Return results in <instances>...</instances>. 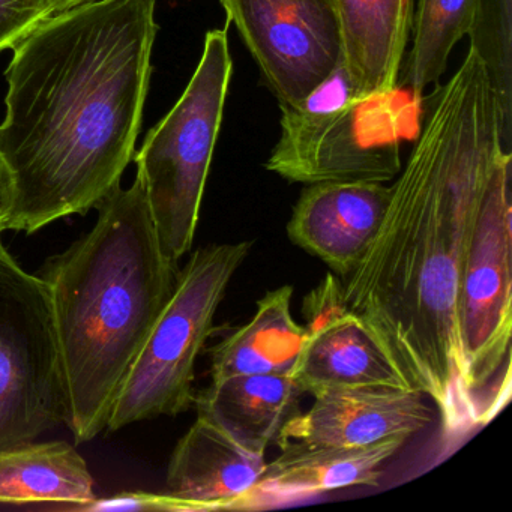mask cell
Masks as SVG:
<instances>
[{
  "label": "cell",
  "instance_id": "8992f818",
  "mask_svg": "<svg viewBox=\"0 0 512 512\" xmlns=\"http://www.w3.org/2000/svg\"><path fill=\"white\" fill-rule=\"evenodd\" d=\"M253 241L211 244L179 269L175 289L131 367L107 421L118 431L194 404L196 362L214 331L215 314Z\"/></svg>",
  "mask_w": 512,
  "mask_h": 512
},
{
  "label": "cell",
  "instance_id": "9a60e30c",
  "mask_svg": "<svg viewBox=\"0 0 512 512\" xmlns=\"http://www.w3.org/2000/svg\"><path fill=\"white\" fill-rule=\"evenodd\" d=\"M343 65L359 97L397 91L412 34L413 0H335Z\"/></svg>",
  "mask_w": 512,
  "mask_h": 512
},
{
  "label": "cell",
  "instance_id": "7a4b0ae2",
  "mask_svg": "<svg viewBox=\"0 0 512 512\" xmlns=\"http://www.w3.org/2000/svg\"><path fill=\"white\" fill-rule=\"evenodd\" d=\"M158 34L155 0H95L13 47L0 124L4 230L98 208L136 154Z\"/></svg>",
  "mask_w": 512,
  "mask_h": 512
},
{
  "label": "cell",
  "instance_id": "7402d4cb",
  "mask_svg": "<svg viewBox=\"0 0 512 512\" xmlns=\"http://www.w3.org/2000/svg\"><path fill=\"white\" fill-rule=\"evenodd\" d=\"M83 511H188L193 506L172 494L145 493V491H125L112 497L95 499Z\"/></svg>",
  "mask_w": 512,
  "mask_h": 512
},
{
  "label": "cell",
  "instance_id": "8fae6325",
  "mask_svg": "<svg viewBox=\"0 0 512 512\" xmlns=\"http://www.w3.org/2000/svg\"><path fill=\"white\" fill-rule=\"evenodd\" d=\"M311 395L313 406L281 428L278 445L368 446L410 439L436 416L427 395L415 389L338 386Z\"/></svg>",
  "mask_w": 512,
  "mask_h": 512
},
{
  "label": "cell",
  "instance_id": "9c48e42d",
  "mask_svg": "<svg viewBox=\"0 0 512 512\" xmlns=\"http://www.w3.org/2000/svg\"><path fill=\"white\" fill-rule=\"evenodd\" d=\"M280 106L302 103L343 65L335 0H220Z\"/></svg>",
  "mask_w": 512,
  "mask_h": 512
},
{
  "label": "cell",
  "instance_id": "cb8c5ba5",
  "mask_svg": "<svg viewBox=\"0 0 512 512\" xmlns=\"http://www.w3.org/2000/svg\"><path fill=\"white\" fill-rule=\"evenodd\" d=\"M5 218H7V200H5L4 185L0 181V235L5 232Z\"/></svg>",
  "mask_w": 512,
  "mask_h": 512
},
{
  "label": "cell",
  "instance_id": "2e32d148",
  "mask_svg": "<svg viewBox=\"0 0 512 512\" xmlns=\"http://www.w3.org/2000/svg\"><path fill=\"white\" fill-rule=\"evenodd\" d=\"M304 395L289 374H251L211 382L194 398L208 419L251 451L266 454L281 428L299 413Z\"/></svg>",
  "mask_w": 512,
  "mask_h": 512
},
{
  "label": "cell",
  "instance_id": "d6986e66",
  "mask_svg": "<svg viewBox=\"0 0 512 512\" xmlns=\"http://www.w3.org/2000/svg\"><path fill=\"white\" fill-rule=\"evenodd\" d=\"M476 0H418L413 11L412 49L404 58L398 83L421 98L437 86L458 41L467 37Z\"/></svg>",
  "mask_w": 512,
  "mask_h": 512
},
{
  "label": "cell",
  "instance_id": "5b68a950",
  "mask_svg": "<svg viewBox=\"0 0 512 512\" xmlns=\"http://www.w3.org/2000/svg\"><path fill=\"white\" fill-rule=\"evenodd\" d=\"M281 136L266 169L289 182H385L403 167L397 91L359 97L341 65L296 106H280Z\"/></svg>",
  "mask_w": 512,
  "mask_h": 512
},
{
  "label": "cell",
  "instance_id": "4fadbf2b",
  "mask_svg": "<svg viewBox=\"0 0 512 512\" xmlns=\"http://www.w3.org/2000/svg\"><path fill=\"white\" fill-rule=\"evenodd\" d=\"M389 199L391 187L380 182L310 184L293 208L287 235L344 278L376 238Z\"/></svg>",
  "mask_w": 512,
  "mask_h": 512
},
{
  "label": "cell",
  "instance_id": "5bb4252c",
  "mask_svg": "<svg viewBox=\"0 0 512 512\" xmlns=\"http://www.w3.org/2000/svg\"><path fill=\"white\" fill-rule=\"evenodd\" d=\"M265 454L251 451L202 416L182 436L167 469V493L194 512L226 511L265 469Z\"/></svg>",
  "mask_w": 512,
  "mask_h": 512
},
{
  "label": "cell",
  "instance_id": "7c38bea8",
  "mask_svg": "<svg viewBox=\"0 0 512 512\" xmlns=\"http://www.w3.org/2000/svg\"><path fill=\"white\" fill-rule=\"evenodd\" d=\"M407 440L392 437L368 446L287 443L275 460L266 463L256 484L233 499L226 511H260L328 491L376 487L383 467Z\"/></svg>",
  "mask_w": 512,
  "mask_h": 512
},
{
  "label": "cell",
  "instance_id": "30bf717a",
  "mask_svg": "<svg viewBox=\"0 0 512 512\" xmlns=\"http://www.w3.org/2000/svg\"><path fill=\"white\" fill-rule=\"evenodd\" d=\"M302 314L307 338L289 376L304 394L338 386L415 389L370 326L346 307L334 274L305 296Z\"/></svg>",
  "mask_w": 512,
  "mask_h": 512
},
{
  "label": "cell",
  "instance_id": "277c9868",
  "mask_svg": "<svg viewBox=\"0 0 512 512\" xmlns=\"http://www.w3.org/2000/svg\"><path fill=\"white\" fill-rule=\"evenodd\" d=\"M232 74L227 29L209 31L184 94L134 154L158 241L176 263L193 247Z\"/></svg>",
  "mask_w": 512,
  "mask_h": 512
},
{
  "label": "cell",
  "instance_id": "603a6c76",
  "mask_svg": "<svg viewBox=\"0 0 512 512\" xmlns=\"http://www.w3.org/2000/svg\"><path fill=\"white\" fill-rule=\"evenodd\" d=\"M95 0H50L52 4L53 13L61 14L65 11L73 10V8L82 7L85 4H91Z\"/></svg>",
  "mask_w": 512,
  "mask_h": 512
},
{
  "label": "cell",
  "instance_id": "ffe728a7",
  "mask_svg": "<svg viewBox=\"0 0 512 512\" xmlns=\"http://www.w3.org/2000/svg\"><path fill=\"white\" fill-rule=\"evenodd\" d=\"M467 37L488 73L497 109L500 140L512 146V0H476L475 17Z\"/></svg>",
  "mask_w": 512,
  "mask_h": 512
},
{
  "label": "cell",
  "instance_id": "52a82bcc",
  "mask_svg": "<svg viewBox=\"0 0 512 512\" xmlns=\"http://www.w3.org/2000/svg\"><path fill=\"white\" fill-rule=\"evenodd\" d=\"M512 154L494 164L470 236L460 292V329L479 427L512 392Z\"/></svg>",
  "mask_w": 512,
  "mask_h": 512
},
{
  "label": "cell",
  "instance_id": "ac0fdd59",
  "mask_svg": "<svg viewBox=\"0 0 512 512\" xmlns=\"http://www.w3.org/2000/svg\"><path fill=\"white\" fill-rule=\"evenodd\" d=\"M292 286H281L257 301L256 313L212 350V382L251 374H290L307 329L292 314Z\"/></svg>",
  "mask_w": 512,
  "mask_h": 512
},
{
  "label": "cell",
  "instance_id": "44dd1931",
  "mask_svg": "<svg viewBox=\"0 0 512 512\" xmlns=\"http://www.w3.org/2000/svg\"><path fill=\"white\" fill-rule=\"evenodd\" d=\"M52 16L50 0H0V52L13 49Z\"/></svg>",
  "mask_w": 512,
  "mask_h": 512
},
{
  "label": "cell",
  "instance_id": "3957f363",
  "mask_svg": "<svg viewBox=\"0 0 512 512\" xmlns=\"http://www.w3.org/2000/svg\"><path fill=\"white\" fill-rule=\"evenodd\" d=\"M88 233L49 259V290L67 386V425L77 443L106 430L113 403L175 289L178 263L164 254L139 181L98 205Z\"/></svg>",
  "mask_w": 512,
  "mask_h": 512
},
{
  "label": "cell",
  "instance_id": "6da1fadb",
  "mask_svg": "<svg viewBox=\"0 0 512 512\" xmlns=\"http://www.w3.org/2000/svg\"><path fill=\"white\" fill-rule=\"evenodd\" d=\"M430 98L379 232L340 280L346 307L433 401L454 443L481 428L461 341V277L485 187L508 151L493 86L473 50Z\"/></svg>",
  "mask_w": 512,
  "mask_h": 512
},
{
  "label": "cell",
  "instance_id": "e0dca14e",
  "mask_svg": "<svg viewBox=\"0 0 512 512\" xmlns=\"http://www.w3.org/2000/svg\"><path fill=\"white\" fill-rule=\"evenodd\" d=\"M95 499L88 463L70 443L34 440L0 452V505L83 511Z\"/></svg>",
  "mask_w": 512,
  "mask_h": 512
},
{
  "label": "cell",
  "instance_id": "ba28073f",
  "mask_svg": "<svg viewBox=\"0 0 512 512\" xmlns=\"http://www.w3.org/2000/svg\"><path fill=\"white\" fill-rule=\"evenodd\" d=\"M68 398L49 290L0 235V452L67 422Z\"/></svg>",
  "mask_w": 512,
  "mask_h": 512
}]
</instances>
